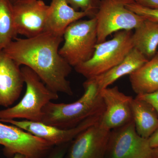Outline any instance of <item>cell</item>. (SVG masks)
I'll use <instances>...</instances> for the list:
<instances>
[{"label": "cell", "mask_w": 158, "mask_h": 158, "mask_svg": "<svg viewBox=\"0 0 158 158\" xmlns=\"http://www.w3.org/2000/svg\"><path fill=\"white\" fill-rule=\"evenodd\" d=\"M63 41V37L45 32L31 38H15L3 51L20 66L31 69L51 90L72 96L67 78L72 67L59 52Z\"/></svg>", "instance_id": "obj_1"}, {"label": "cell", "mask_w": 158, "mask_h": 158, "mask_svg": "<svg viewBox=\"0 0 158 158\" xmlns=\"http://www.w3.org/2000/svg\"><path fill=\"white\" fill-rule=\"evenodd\" d=\"M84 93L71 103L51 102L43 110L41 122L59 128H71L90 116L102 114L105 107L95 78L87 79L83 84Z\"/></svg>", "instance_id": "obj_2"}, {"label": "cell", "mask_w": 158, "mask_h": 158, "mask_svg": "<svg viewBox=\"0 0 158 158\" xmlns=\"http://www.w3.org/2000/svg\"><path fill=\"white\" fill-rule=\"evenodd\" d=\"M21 70L26 86L25 93L17 104L0 110V121L22 119L41 122L44 108L59 98L58 93L49 89L31 69L23 66Z\"/></svg>", "instance_id": "obj_3"}, {"label": "cell", "mask_w": 158, "mask_h": 158, "mask_svg": "<svg viewBox=\"0 0 158 158\" xmlns=\"http://www.w3.org/2000/svg\"><path fill=\"white\" fill-rule=\"evenodd\" d=\"M131 31L116 32L112 39L95 46L93 56L88 61L74 67L86 79L98 76L123 61L133 48Z\"/></svg>", "instance_id": "obj_4"}, {"label": "cell", "mask_w": 158, "mask_h": 158, "mask_svg": "<svg viewBox=\"0 0 158 158\" xmlns=\"http://www.w3.org/2000/svg\"><path fill=\"white\" fill-rule=\"evenodd\" d=\"M63 37L64 44L59 52L65 61L74 67L86 62L93 56L98 44L96 18L73 23Z\"/></svg>", "instance_id": "obj_5"}, {"label": "cell", "mask_w": 158, "mask_h": 158, "mask_svg": "<svg viewBox=\"0 0 158 158\" xmlns=\"http://www.w3.org/2000/svg\"><path fill=\"white\" fill-rule=\"evenodd\" d=\"M134 0H101L95 15L98 43L106 41L111 34L121 31H131L146 20L127 9L126 5Z\"/></svg>", "instance_id": "obj_6"}, {"label": "cell", "mask_w": 158, "mask_h": 158, "mask_svg": "<svg viewBox=\"0 0 158 158\" xmlns=\"http://www.w3.org/2000/svg\"><path fill=\"white\" fill-rule=\"evenodd\" d=\"M0 145L9 157L19 154L26 158H44L54 146L15 126L0 121Z\"/></svg>", "instance_id": "obj_7"}, {"label": "cell", "mask_w": 158, "mask_h": 158, "mask_svg": "<svg viewBox=\"0 0 158 158\" xmlns=\"http://www.w3.org/2000/svg\"><path fill=\"white\" fill-rule=\"evenodd\" d=\"M148 139L136 131L134 122L111 130L106 158H152Z\"/></svg>", "instance_id": "obj_8"}, {"label": "cell", "mask_w": 158, "mask_h": 158, "mask_svg": "<svg viewBox=\"0 0 158 158\" xmlns=\"http://www.w3.org/2000/svg\"><path fill=\"white\" fill-rule=\"evenodd\" d=\"M102 114L90 116L75 127L66 129L48 125L42 122L25 120L12 119L2 122L15 126L56 146L70 143L79 134L100 120Z\"/></svg>", "instance_id": "obj_9"}, {"label": "cell", "mask_w": 158, "mask_h": 158, "mask_svg": "<svg viewBox=\"0 0 158 158\" xmlns=\"http://www.w3.org/2000/svg\"><path fill=\"white\" fill-rule=\"evenodd\" d=\"M100 119L71 141L64 158H106L111 130Z\"/></svg>", "instance_id": "obj_10"}, {"label": "cell", "mask_w": 158, "mask_h": 158, "mask_svg": "<svg viewBox=\"0 0 158 158\" xmlns=\"http://www.w3.org/2000/svg\"><path fill=\"white\" fill-rule=\"evenodd\" d=\"M18 35L26 38L36 37L46 32L49 6L43 0H31L12 5Z\"/></svg>", "instance_id": "obj_11"}, {"label": "cell", "mask_w": 158, "mask_h": 158, "mask_svg": "<svg viewBox=\"0 0 158 158\" xmlns=\"http://www.w3.org/2000/svg\"><path fill=\"white\" fill-rule=\"evenodd\" d=\"M100 95L105 107L100 121L105 127L111 131L132 121L131 96L121 92L117 86L102 89Z\"/></svg>", "instance_id": "obj_12"}, {"label": "cell", "mask_w": 158, "mask_h": 158, "mask_svg": "<svg viewBox=\"0 0 158 158\" xmlns=\"http://www.w3.org/2000/svg\"><path fill=\"white\" fill-rule=\"evenodd\" d=\"M24 84L21 67L0 51V106L7 108L13 105Z\"/></svg>", "instance_id": "obj_13"}, {"label": "cell", "mask_w": 158, "mask_h": 158, "mask_svg": "<svg viewBox=\"0 0 158 158\" xmlns=\"http://www.w3.org/2000/svg\"><path fill=\"white\" fill-rule=\"evenodd\" d=\"M86 16H89L88 13L75 10L66 0H52L47 21L46 32L63 37L69 26Z\"/></svg>", "instance_id": "obj_14"}, {"label": "cell", "mask_w": 158, "mask_h": 158, "mask_svg": "<svg viewBox=\"0 0 158 158\" xmlns=\"http://www.w3.org/2000/svg\"><path fill=\"white\" fill-rule=\"evenodd\" d=\"M141 52L133 48L122 62L108 71L94 77L100 91L109 87L122 77L131 74L148 61Z\"/></svg>", "instance_id": "obj_15"}, {"label": "cell", "mask_w": 158, "mask_h": 158, "mask_svg": "<svg viewBox=\"0 0 158 158\" xmlns=\"http://www.w3.org/2000/svg\"><path fill=\"white\" fill-rule=\"evenodd\" d=\"M133 121L137 133L148 139L158 130V115L153 107L147 102L133 98L131 102Z\"/></svg>", "instance_id": "obj_16"}, {"label": "cell", "mask_w": 158, "mask_h": 158, "mask_svg": "<svg viewBox=\"0 0 158 158\" xmlns=\"http://www.w3.org/2000/svg\"><path fill=\"white\" fill-rule=\"evenodd\" d=\"M130 82L137 94L158 90V53L140 68L129 75Z\"/></svg>", "instance_id": "obj_17"}, {"label": "cell", "mask_w": 158, "mask_h": 158, "mask_svg": "<svg viewBox=\"0 0 158 158\" xmlns=\"http://www.w3.org/2000/svg\"><path fill=\"white\" fill-rule=\"evenodd\" d=\"M134 48L148 60L156 54L158 47V23L145 20L135 29L132 35Z\"/></svg>", "instance_id": "obj_18"}, {"label": "cell", "mask_w": 158, "mask_h": 158, "mask_svg": "<svg viewBox=\"0 0 158 158\" xmlns=\"http://www.w3.org/2000/svg\"><path fill=\"white\" fill-rule=\"evenodd\" d=\"M17 35L12 5L9 0H0V51L7 47Z\"/></svg>", "instance_id": "obj_19"}, {"label": "cell", "mask_w": 158, "mask_h": 158, "mask_svg": "<svg viewBox=\"0 0 158 158\" xmlns=\"http://www.w3.org/2000/svg\"><path fill=\"white\" fill-rule=\"evenodd\" d=\"M69 5L77 11H84L90 18L95 17L101 0H66Z\"/></svg>", "instance_id": "obj_20"}, {"label": "cell", "mask_w": 158, "mask_h": 158, "mask_svg": "<svg viewBox=\"0 0 158 158\" xmlns=\"http://www.w3.org/2000/svg\"><path fill=\"white\" fill-rule=\"evenodd\" d=\"M127 8L144 17L146 20L158 23V9L148 8L139 5L135 1L128 3Z\"/></svg>", "instance_id": "obj_21"}, {"label": "cell", "mask_w": 158, "mask_h": 158, "mask_svg": "<svg viewBox=\"0 0 158 158\" xmlns=\"http://www.w3.org/2000/svg\"><path fill=\"white\" fill-rule=\"evenodd\" d=\"M136 97L147 102L151 105L158 115V90L152 93L138 94Z\"/></svg>", "instance_id": "obj_22"}, {"label": "cell", "mask_w": 158, "mask_h": 158, "mask_svg": "<svg viewBox=\"0 0 158 158\" xmlns=\"http://www.w3.org/2000/svg\"><path fill=\"white\" fill-rule=\"evenodd\" d=\"M69 144L54 146L46 158H64Z\"/></svg>", "instance_id": "obj_23"}, {"label": "cell", "mask_w": 158, "mask_h": 158, "mask_svg": "<svg viewBox=\"0 0 158 158\" xmlns=\"http://www.w3.org/2000/svg\"><path fill=\"white\" fill-rule=\"evenodd\" d=\"M137 4L148 8L158 9V0H134Z\"/></svg>", "instance_id": "obj_24"}, {"label": "cell", "mask_w": 158, "mask_h": 158, "mask_svg": "<svg viewBox=\"0 0 158 158\" xmlns=\"http://www.w3.org/2000/svg\"><path fill=\"white\" fill-rule=\"evenodd\" d=\"M150 145L152 148H158V130L148 138Z\"/></svg>", "instance_id": "obj_25"}, {"label": "cell", "mask_w": 158, "mask_h": 158, "mask_svg": "<svg viewBox=\"0 0 158 158\" xmlns=\"http://www.w3.org/2000/svg\"><path fill=\"white\" fill-rule=\"evenodd\" d=\"M152 158H158V148H153Z\"/></svg>", "instance_id": "obj_26"}, {"label": "cell", "mask_w": 158, "mask_h": 158, "mask_svg": "<svg viewBox=\"0 0 158 158\" xmlns=\"http://www.w3.org/2000/svg\"><path fill=\"white\" fill-rule=\"evenodd\" d=\"M28 1H31V0H9V2L11 3L12 5L17 4V3L22 2Z\"/></svg>", "instance_id": "obj_27"}, {"label": "cell", "mask_w": 158, "mask_h": 158, "mask_svg": "<svg viewBox=\"0 0 158 158\" xmlns=\"http://www.w3.org/2000/svg\"><path fill=\"white\" fill-rule=\"evenodd\" d=\"M13 158H26L24 156L22 155L19 154H17L15 155L13 157Z\"/></svg>", "instance_id": "obj_28"}, {"label": "cell", "mask_w": 158, "mask_h": 158, "mask_svg": "<svg viewBox=\"0 0 158 158\" xmlns=\"http://www.w3.org/2000/svg\"><path fill=\"white\" fill-rule=\"evenodd\" d=\"M157 53H158V52H157Z\"/></svg>", "instance_id": "obj_29"}]
</instances>
